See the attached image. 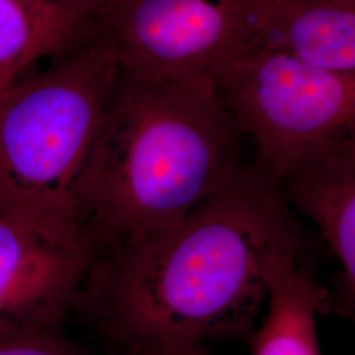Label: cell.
<instances>
[{
    "label": "cell",
    "instance_id": "6da1fadb",
    "mask_svg": "<svg viewBox=\"0 0 355 355\" xmlns=\"http://www.w3.org/2000/svg\"><path fill=\"white\" fill-rule=\"evenodd\" d=\"M303 233L277 180L245 165L174 228L92 259L73 306L114 347L237 338Z\"/></svg>",
    "mask_w": 355,
    "mask_h": 355
},
{
    "label": "cell",
    "instance_id": "7a4b0ae2",
    "mask_svg": "<svg viewBox=\"0 0 355 355\" xmlns=\"http://www.w3.org/2000/svg\"><path fill=\"white\" fill-rule=\"evenodd\" d=\"M241 132L211 79L120 71L76 199L91 262L174 228L245 164Z\"/></svg>",
    "mask_w": 355,
    "mask_h": 355
},
{
    "label": "cell",
    "instance_id": "3957f363",
    "mask_svg": "<svg viewBox=\"0 0 355 355\" xmlns=\"http://www.w3.org/2000/svg\"><path fill=\"white\" fill-rule=\"evenodd\" d=\"M48 60L0 92V218L83 254L78 183L121 69L92 20Z\"/></svg>",
    "mask_w": 355,
    "mask_h": 355
},
{
    "label": "cell",
    "instance_id": "277c9868",
    "mask_svg": "<svg viewBox=\"0 0 355 355\" xmlns=\"http://www.w3.org/2000/svg\"><path fill=\"white\" fill-rule=\"evenodd\" d=\"M212 82L255 165L278 180L330 146L355 137V74H340L265 51H234Z\"/></svg>",
    "mask_w": 355,
    "mask_h": 355
},
{
    "label": "cell",
    "instance_id": "5b68a950",
    "mask_svg": "<svg viewBox=\"0 0 355 355\" xmlns=\"http://www.w3.org/2000/svg\"><path fill=\"white\" fill-rule=\"evenodd\" d=\"M245 0H110L92 21L123 71L211 79L232 53Z\"/></svg>",
    "mask_w": 355,
    "mask_h": 355
},
{
    "label": "cell",
    "instance_id": "8992f818",
    "mask_svg": "<svg viewBox=\"0 0 355 355\" xmlns=\"http://www.w3.org/2000/svg\"><path fill=\"white\" fill-rule=\"evenodd\" d=\"M87 266L83 254L0 218V337L61 329Z\"/></svg>",
    "mask_w": 355,
    "mask_h": 355
},
{
    "label": "cell",
    "instance_id": "52a82bcc",
    "mask_svg": "<svg viewBox=\"0 0 355 355\" xmlns=\"http://www.w3.org/2000/svg\"><path fill=\"white\" fill-rule=\"evenodd\" d=\"M234 51H275L355 74V0H245Z\"/></svg>",
    "mask_w": 355,
    "mask_h": 355
},
{
    "label": "cell",
    "instance_id": "ba28073f",
    "mask_svg": "<svg viewBox=\"0 0 355 355\" xmlns=\"http://www.w3.org/2000/svg\"><path fill=\"white\" fill-rule=\"evenodd\" d=\"M291 209L308 217L341 267L337 313L354 315L355 137L318 153L277 180Z\"/></svg>",
    "mask_w": 355,
    "mask_h": 355
},
{
    "label": "cell",
    "instance_id": "9c48e42d",
    "mask_svg": "<svg viewBox=\"0 0 355 355\" xmlns=\"http://www.w3.org/2000/svg\"><path fill=\"white\" fill-rule=\"evenodd\" d=\"M299 254L282 255L268 271L266 316L254 333L252 355H321L318 315L329 300Z\"/></svg>",
    "mask_w": 355,
    "mask_h": 355
},
{
    "label": "cell",
    "instance_id": "30bf717a",
    "mask_svg": "<svg viewBox=\"0 0 355 355\" xmlns=\"http://www.w3.org/2000/svg\"><path fill=\"white\" fill-rule=\"evenodd\" d=\"M87 24L41 12L26 0H0V92L71 42Z\"/></svg>",
    "mask_w": 355,
    "mask_h": 355
},
{
    "label": "cell",
    "instance_id": "8fae6325",
    "mask_svg": "<svg viewBox=\"0 0 355 355\" xmlns=\"http://www.w3.org/2000/svg\"><path fill=\"white\" fill-rule=\"evenodd\" d=\"M0 355H86V352L61 329H51L0 337Z\"/></svg>",
    "mask_w": 355,
    "mask_h": 355
},
{
    "label": "cell",
    "instance_id": "7c38bea8",
    "mask_svg": "<svg viewBox=\"0 0 355 355\" xmlns=\"http://www.w3.org/2000/svg\"><path fill=\"white\" fill-rule=\"evenodd\" d=\"M129 349L135 355H211L202 343L196 341H158V343H145Z\"/></svg>",
    "mask_w": 355,
    "mask_h": 355
},
{
    "label": "cell",
    "instance_id": "4fadbf2b",
    "mask_svg": "<svg viewBox=\"0 0 355 355\" xmlns=\"http://www.w3.org/2000/svg\"><path fill=\"white\" fill-rule=\"evenodd\" d=\"M66 12L76 20L86 23L92 20L110 0H57Z\"/></svg>",
    "mask_w": 355,
    "mask_h": 355
},
{
    "label": "cell",
    "instance_id": "5bb4252c",
    "mask_svg": "<svg viewBox=\"0 0 355 355\" xmlns=\"http://www.w3.org/2000/svg\"><path fill=\"white\" fill-rule=\"evenodd\" d=\"M31 6H33L35 8L40 10L41 12L48 13L51 16H55V17H62V19H70V20H74V21H79L76 20V17H73L69 12H66L64 8L58 4L57 0H26ZM82 23V21H79Z\"/></svg>",
    "mask_w": 355,
    "mask_h": 355
},
{
    "label": "cell",
    "instance_id": "9a60e30c",
    "mask_svg": "<svg viewBox=\"0 0 355 355\" xmlns=\"http://www.w3.org/2000/svg\"><path fill=\"white\" fill-rule=\"evenodd\" d=\"M108 355H135L132 350L123 349V347H114V350Z\"/></svg>",
    "mask_w": 355,
    "mask_h": 355
}]
</instances>
